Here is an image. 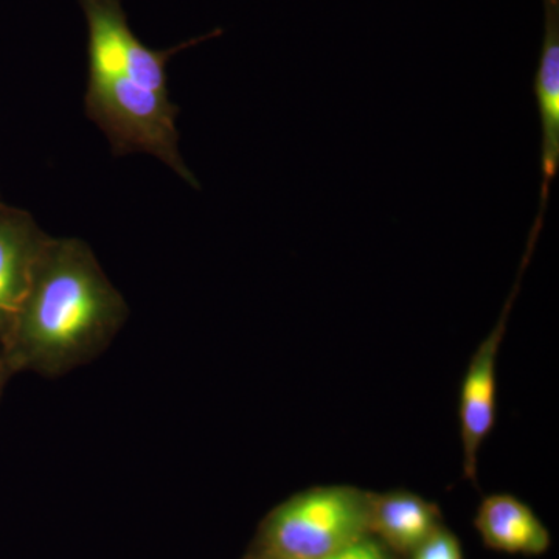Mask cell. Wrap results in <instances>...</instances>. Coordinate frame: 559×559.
Instances as JSON below:
<instances>
[{
  "mask_svg": "<svg viewBox=\"0 0 559 559\" xmlns=\"http://www.w3.org/2000/svg\"><path fill=\"white\" fill-rule=\"evenodd\" d=\"M13 377L14 373L11 371L9 364L0 356V399H2L3 390H5L7 384H9V381Z\"/></svg>",
  "mask_w": 559,
  "mask_h": 559,
  "instance_id": "cell-11",
  "label": "cell"
},
{
  "mask_svg": "<svg viewBox=\"0 0 559 559\" xmlns=\"http://www.w3.org/2000/svg\"><path fill=\"white\" fill-rule=\"evenodd\" d=\"M369 495L334 485L290 496L261 522L246 559H322L369 532Z\"/></svg>",
  "mask_w": 559,
  "mask_h": 559,
  "instance_id": "cell-3",
  "label": "cell"
},
{
  "mask_svg": "<svg viewBox=\"0 0 559 559\" xmlns=\"http://www.w3.org/2000/svg\"><path fill=\"white\" fill-rule=\"evenodd\" d=\"M441 527L439 507L414 492L369 495V532L393 554L411 555Z\"/></svg>",
  "mask_w": 559,
  "mask_h": 559,
  "instance_id": "cell-8",
  "label": "cell"
},
{
  "mask_svg": "<svg viewBox=\"0 0 559 559\" xmlns=\"http://www.w3.org/2000/svg\"><path fill=\"white\" fill-rule=\"evenodd\" d=\"M322 559H396L395 554L373 535L364 536Z\"/></svg>",
  "mask_w": 559,
  "mask_h": 559,
  "instance_id": "cell-10",
  "label": "cell"
},
{
  "mask_svg": "<svg viewBox=\"0 0 559 559\" xmlns=\"http://www.w3.org/2000/svg\"><path fill=\"white\" fill-rule=\"evenodd\" d=\"M411 555V559H463L457 536L443 527L437 528Z\"/></svg>",
  "mask_w": 559,
  "mask_h": 559,
  "instance_id": "cell-9",
  "label": "cell"
},
{
  "mask_svg": "<svg viewBox=\"0 0 559 559\" xmlns=\"http://www.w3.org/2000/svg\"><path fill=\"white\" fill-rule=\"evenodd\" d=\"M79 2L87 24V117L105 132L116 156L151 154L200 189L180 156L179 108L170 100L167 66L179 51L221 35V31L156 50L132 32L121 0Z\"/></svg>",
  "mask_w": 559,
  "mask_h": 559,
  "instance_id": "cell-1",
  "label": "cell"
},
{
  "mask_svg": "<svg viewBox=\"0 0 559 559\" xmlns=\"http://www.w3.org/2000/svg\"><path fill=\"white\" fill-rule=\"evenodd\" d=\"M49 238L31 213L0 201V344L20 312Z\"/></svg>",
  "mask_w": 559,
  "mask_h": 559,
  "instance_id": "cell-5",
  "label": "cell"
},
{
  "mask_svg": "<svg viewBox=\"0 0 559 559\" xmlns=\"http://www.w3.org/2000/svg\"><path fill=\"white\" fill-rule=\"evenodd\" d=\"M488 549L538 557L550 549V533L527 503L511 495L481 500L474 520Z\"/></svg>",
  "mask_w": 559,
  "mask_h": 559,
  "instance_id": "cell-7",
  "label": "cell"
},
{
  "mask_svg": "<svg viewBox=\"0 0 559 559\" xmlns=\"http://www.w3.org/2000/svg\"><path fill=\"white\" fill-rule=\"evenodd\" d=\"M546 10L544 43L540 49L535 91L538 97L540 123H543V186L535 229L543 226V216L549 201L550 180L555 178L559 162V0H543Z\"/></svg>",
  "mask_w": 559,
  "mask_h": 559,
  "instance_id": "cell-6",
  "label": "cell"
},
{
  "mask_svg": "<svg viewBox=\"0 0 559 559\" xmlns=\"http://www.w3.org/2000/svg\"><path fill=\"white\" fill-rule=\"evenodd\" d=\"M128 314L127 300L90 246L50 237L0 356L14 374L61 377L97 358Z\"/></svg>",
  "mask_w": 559,
  "mask_h": 559,
  "instance_id": "cell-2",
  "label": "cell"
},
{
  "mask_svg": "<svg viewBox=\"0 0 559 559\" xmlns=\"http://www.w3.org/2000/svg\"><path fill=\"white\" fill-rule=\"evenodd\" d=\"M532 252L533 248L527 246L520 277L503 307L498 325L474 353L460 389L459 417L463 447V474L473 484H477V459H479L481 444L492 432L496 423V399H498L496 367H498L500 342L506 334L507 320H509L511 307L520 290L524 267L527 266Z\"/></svg>",
  "mask_w": 559,
  "mask_h": 559,
  "instance_id": "cell-4",
  "label": "cell"
}]
</instances>
